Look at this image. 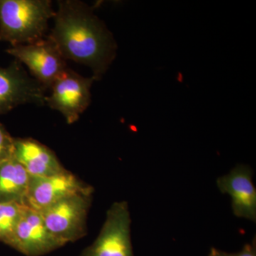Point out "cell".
Here are the masks:
<instances>
[{"label": "cell", "mask_w": 256, "mask_h": 256, "mask_svg": "<svg viewBox=\"0 0 256 256\" xmlns=\"http://www.w3.org/2000/svg\"><path fill=\"white\" fill-rule=\"evenodd\" d=\"M54 26L47 36L66 60L92 69V78L100 80L116 58L117 44L110 32L94 12L78 0H60Z\"/></svg>", "instance_id": "6da1fadb"}, {"label": "cell", "mask_w": 256, "mask_h": 256, "mask_svg": "<svg viewBox=\"0 0 256 256\" xmlns=\"http://www.w3.org/2000/svg\"><path fill=\"white\" fill-rule=\"evenodd\" d=\"M55 12L50 0H0V42L14 46L43 40Z\"/></svg>", "instance_id": "7a4b0ae2"}, {"label": "cell", "mask_w": 256, "mask_h": 256, "mask_svg": "<svg viewBox=\"0 0 256 256\" xmlns=\"http://www.w3.org/2000/svg\"><path fill=\"white\" fill-rule=\"evenodd\" d=\"M92 192L74 194L40 212L47 229L64 245L87 234V216Z\"/></svg>", "instance_id": "3957f363"}, {"label": "cell", "mask_w": 256, "mask_h": 256, "mask_svg": "<svg viewBox=\"0 0 256 256\" xmlns=\"http://www.w3.org/2000/svg\"><path fill=\"white\" fill-rule=\"evenodd\" d=\"M95 79L67 68L50 88L45 104L58 111L68 124L78 121L92 102L90 89Z\"/></svg>", "instance_id": "277c9868"}, {"label": "cell", "mask_w": 256, "mask_h": 256, "mask_svg": "<svg viewBox=\"0 0 256 256\" xmlns=\"http://www.w3.org/2000/svg\"><path fill=\"white\" fill-rule=\"evenodd\" d=\"M6 52L26 66L33 78L46 90L68 68L58 47L48 37L28 44L10 46Z\"/></svg>", "instance_id": "5b68a950"}, {"label": "cell", "mask_w": 256, "mask_h": 256, "mask_svg": "<svg viewBox=\"0 0 256 256\" xmlns=\"http://www.w3.org/2000/svg\"><path fill=\"white\" fill-rule=\"evenodd\" d=\"M130 224L127 202H114L107 212L98 236L80 256H134Z\"/></svg>", "instance_id": "8992f818"}, {"label": "cell", "mask_w": 256, "mask_h": 256, "mask_svg": "<svg viewBox=\"0 0 256 256\" xmlns=\"http://www.w3.org/2000/svg\"><path fill=\"white\" fill-rule=\"evenodd\" d=\"M46 92L18 60L8 66H0V114L25 104L45 105Z\"/></svg>", "instance_id": "52a82bcc"}, {"label": "cell", "mask_w": 256, "mask_h": 256, "mask_svg": "<svg viewBox=\"0 0 256 256\" xmlns=\"http://www.w3.org/2000/svg\"><path fill=\"white\" fill-rule=\"evenodd\" d=\"M82 192H94V188L68 170L52 176H30L24 205L41 212L69 195Z\"/></svg>", "instance_id": "ba28073f"}, {"label": "cell", "mask_w": 256, "mask_h": 256, "mask_svg": "<svg viewBox=\"0 0 256 256\" xmlns=\"http://www.w3.org/2000/svg\"><path fill=\"white\" fill-rule=\"evenodd\" d=\"M8 246L26 256H41L64 245L47 229L40 212L26 207Z\"/></svg>", "instance_id": "9c48e42d"}, {"label": "cell", "mask_w": 256, "mask_h": 256, "mask_svg": "<svg viewBox=\"0 0 256 256\" xmlns=\"http://www.w3.org/2000/svg\"><path fill=\"white\" fill-rule=\"evenodd\" d=\"M252 170L238 164L228 174L218 178L217 186L222 193L232 196L234 215L256 222V190L252 183Z\"/></svg>", "instance_id": "30bf717a"}, {"label": "cell", "mask_w": 256, "mask_h": 256, "mask_svg": "<svg viewBox=\"0 0 256 256\" xmlns=\"http://www.w3.org/2000/svg\"><path fill=\"white\" fill-rule=\"evenodd\" d=\"M13 158L32 176H48L66 170L48 146L32 138H14Z\"/></svg>", "instance_id": "8fae6325"}, {"label": "cell", "mask_w": 256, "mask_h": 256, "mask_svg": "<svg viewBox=\"0 0 256 256\" xmlns=\"http://www.w3.org/2000/svg\"><path fill=\"white\" fill-rule=\"evenodd\" d=\"M30 174L14 158L0 165V203L24 205Z\"/></svg>", "instance_id": "7c38bea8"}, {"label": "cell", "mask_w": 256, "mask_h": 256, "mask_svg": "<svg viewBox=\"0 0 256 256\" xmlns=\"http://www.w3.org/2000/svg\"><path fill=\"white\" fill-rule=\"evenodd\" d=\"M26 208L16 202L0 203V242L8 245Z\"/></svg>", "instance_id": "4fadbf2b"}, {"label": "cell", "mask_w": 256, "mask_h": 256, "mask_svg": "<svg viewBox=\"0 0 256 256\" xmlns=\"http://www.w3.org/2000/svg\"><path fill=\"white\" fill-rule=\"evenodd\" d=\"M14 138L0 122V165L13 158Z\"/></svg>", "instance_id": "5bb4252c"}, {"label": "cell", "mask_w": 256, "mask_h": 256, "mask_svg": "<svg viewBox=\"0 0 256 256\" xmlns=\"http://www.w3.org/2000/svg\"><path fill=\"white\" fill-rule=\"evenodd\" d=\"M208 256H256V238H254L252 244H246L242 250L236 254H228L212 248Z\"/></svg>", "instance_id": "9a60e30c"}]
</instances>
